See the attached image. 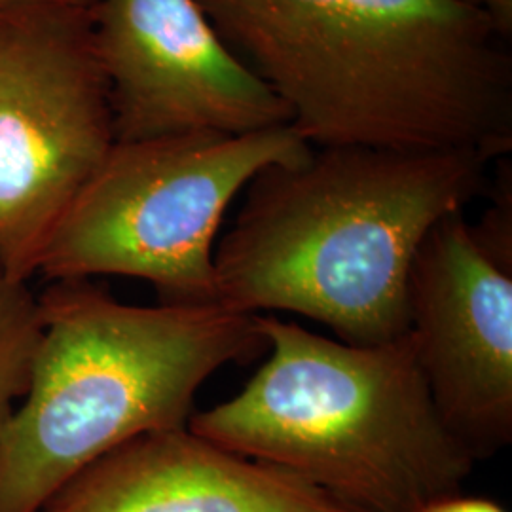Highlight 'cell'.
I'll return each mask as SVG.
<instances>
[{"instance_id": "obj_1", "label": "cell", "mask_w": 512, "mask_h": 512, "mask_svg": "<svg viewBox=\"0 0 512 512\" xmlns=\"http://www.w3.org/2000/svg\"><path fill=\"white\" fill-rule=\"evenodd\" d=\"M311 147L512 150L511 40L467 0H196Z\"/></svg>"}, {"instance_id": "obj_2", "label": "cell", "mask_w": 512, "mask_h": 512, "mask_svg": "<svg viewBox=\"0 0 512 512\" xmlns=\"http://www.w3.org/2000/svg\"><path fill=\"white\" fill-rule=\"evenodd\" d=\"M492 162L475 150L323 147L264 167L215 247L217 304L298 313L355 346L401 338L421 241L488 192Z\"/></svg>"}, {"instance_id": "obj_3", "label": "cell", "mask_w": 512, "mask_h": 512, "mask_svg": "<svg viewBox=\"0 0 512 512\" xmlns=\"http://www.w3.org/2000/svg\"><path fill=\"white\" fill-rule=\"evenodd\" d=\"M38 308L29 387L0 437V512H40L120 444L188 427L217 370L268 351L258 315L131 306L88 279L54 281Z\"/></svg>"}, {"instance_id": "obj_4", "label": "cell", "mask_w": 512, "mask_h": 512, "mask_svg": "<svg viewBox=\"0 0 512 512\" xmlns=\"http://www.w3.org/2000/svg\"><path fill=\"white\" fill-rule=\"evenodd\" d=\"M270 357L188 429L365 512L461 494L476 459L440 418L408 334L355 346L258 315Z\"/></svg>"}, {"instance_id": "obj_5", "label": "cell", "mask_w": 512, "mask_h": 512, "mask_svg": "<svg viewBox=\"0 0 512 512\" xmlns=\"http://www.w3.org/2000/svg\"><path fill=\"white\" fill-rule=\"evenodd\" d=\"M311 152L293 124L114 141L57 222L37 274L137 277L162 304H217L213 255L228 205L264 167L300 164Z\"/></svg>"}, {"instance_id": "obj_6", "label": "cell", "mask_w": 512, "mask_h": 512, "mask_svg": "<svg viewBox=\"0 0 512 512\" xmlns=\"http://www.w3.org/2000/svg\"><path fill=\"white\" fill-rule=\"evenodd\" d=\"M92 6L0 10V275L14 281L37 275L57 222L116 141Z\"/></svg>"}, {"instance_id": "obj_7", "label": "cell", "mask_w": 512, "mask_h": 512, "mask_svg": "<svg viewBox=\"0 0 512 512\" xmlns=\"http://www.w3.org/2000/svg\"><path fill=\"white\" fill-rule=\"evenodd\" d=\"M92 19L116 141L293 124L285 101L228 50L196 0H95Z\"/></svg>"}, {"instance_id": "obj_8", "label": "cell", "mask_w": 512, "mask_h": 512, "mask_svg": "<svg viewBox=\"0 0 512 512\" xmlns=\"http://www.w3.org/2000/svg\"><path fill=\"white\" fill-rule=\"evenodd\" d=\"M406 334L440 418L480 459L512 442V274L463 211L423 238L406 283Z\"/></svg>"}, {"instance_id": "obj_9", "label": "cell", "mask_w": 512, "mask_h": 512, "mask_svg": "<svg viewBox=\"0 0 512 512\" xmlns=\"http://www.w3.org/2000/svg\"><path fill=\"white\" fill-rule=\"evenodd\" d=\"M40 512H365L188 427L128 440L74 475Z\"/></svg>"}, {"instance_id": "obj_10", "label": "cell", "mask_w": 512, "mask_h": 512, "mask_svg": "<svg viewBox=\"0 0 512 512\" xmlns=\"http://www.w3.org/2000/svg\"><path fill=\"white\" fill-rule=\"evenodd\" d=\"M40 336L38 296L0 275V437L29 387Z\"/></svg>"}, {"instance_id": "obj_11", "label": "cell", "mask_w": 512, "mask_h": 512, "mask_svg": "<svg viewBox=\"0 0 512 512\" xmlns=\"http://www.w3.org/2000/svg\"><path fill=\"white\" fill-rule=\"evenodd\" d=\"M499 160L494 184L488 186L492 203L480 222L471 224V236L484 255L512 274V167Z\"/></svg>"}, {"instance_id": "obj_12", "label": "cell", "mask_w": 512, "mask_h": 512, "mask_svg": "<svg viewBox=\"0 0 512 512\" xmlns=\"http://www.w3.org/2000/svg\"><path fill=\"white\" fill-rule=\"evenodd\" d=\"M414 512H507L499 503L484 497H467L463 494L446 495L433 499Z\"/></svg>"}, {"instance_id": "obj_13", "label": "cell", "mask_w": 512, "mask_h": 512, "mask_svg": "<svg viewBox=\"0 0 512 512\" xmlns=\"http://www.w3.org/2000/svg\"><path fill=\"white\" fill-rule=\"evenodd\" d=\"M467 2L482 8L492 18L501 35L512 40V0H467Z\"/></svg>"}, {"instance_id": "obj_14", "label": "cell", "mask_w": 512, "mask_h": 512, "mask_svg": "<svg viewBox=\"0 0 512 512\" xmlns=\"http://www.w3.org/2000/svg\"><path fill=\"white\" fill-rule=\"evenodd\" d=\"M95 0H0V10L14 6H33V4H69V6H92Z\"/></svg>"}]
</instances>
